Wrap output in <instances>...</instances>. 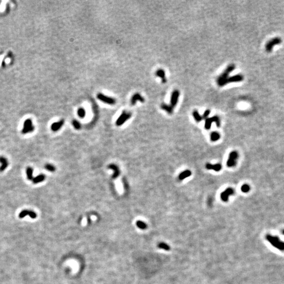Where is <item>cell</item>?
I'll return each mask as SVG.
<instances>
[{
	"instance_id": "cell-30",
	"label": "cell",
	"mask_w": 284,
	"mask_h": 284,
	"mask_svg": "<svg viewBox=\"0 0 284 284\" xmlns=\"http://www.w3.org/2000/svg\"><path fill=\"white\" fill-rule=\"evenodd\" d=\"M241 190L244 193H247L250 191V187L247 184H244L241 187Z\"/></svg>"
},
{
	"instance_id": "cell-4",
	"label": "cell",
	"mask_w": 284,
	"mask_h": 284,
	"mask_svg": "<svg viewBox=\"0 0 284 284\" xmlns=\"http://www.w3.org/2000/svg\"><path fill=\"white\" fill-rule=\"evenodd\" d=\"M132 116V114L126 111H123L120 117L118 118L116 122V124L117 126H121L125 123V122L129 120Z\"/></svg>"
},
{
	"instance_id": "cell-23",
	"label": "cell",
	"mask_w": 284,
	"mask_h": 284,
	"mask_svg": "<svg viewBox=\"0 0 284 284\" xmlns=\"http://www.w3.org/2000/svg\"><path fill=\"white\" fill-rule=\"evenodd\" d=\"M193 117H194L195 121H196L197 122H200L203 118L202 116L200 115V114H199L198 112L197 111V110H194V111H193Z\"/></svg>"
},
{
	"instance_id": "cell-16",
	"label": "cell",
	"mask_w": 284,
	"mask_h": 284,
	"mask_svg": "<svg viewBox=\"0 0 284 284\" xmlns=\"http://www.w3.org/2000/svg\"><path fill=\"white\" fill-rule=\"evenodd\" d=\"M109 168L110 169H111L113 170L114 172V174L113 175V178H117L119 175L120 174V170L119 169L118 167H117V166H116V165L115 164H111L109 165Z\"/></svg>"
},
{
	"instance_id": "cell-5",
	"label": "cell",
	"mask_w": 284,
	"mask_h": 284,
	"mask_svg": "<svg viewBox=\"0 0 284 284\" xmlns=\"http://www.w3.org/2000/svg\"><path fill=\"white\" fill-rule=\"evenodd\" d=\"M213 122H215L218 127H219L220 125V119L217 116H215L211 118H207L205 120V128L206 129H209L211 127V125Z\"/></svg>"
},
{
	"instance_id": "cell-15",
	"label": "cell",
	"mask_w": 284,
	"mask_h": 284,
	"mask_svg": "<svg viewBox=\"0 0 284 284\" xmlns=\"http://www.w3.org/2000/svg\"><path fill=\"white\" fill-rule=\"evenodd\" d=\"M64 124V121L63 120H60L57 122H55L52 124L51 125V129L53 132H57L59 129H61V128L62 127Z\"/></svg>"
},
{
	"instance_id": "cell-10",
	"label": "cell",
	"mask_w": 284,
	"mask_h": 284,
	"mask_svg": "<svg viewBox=\"0 0 284 284\" xmlns=\"http://www.w3.org/2000/svg\"><path fill=\"white\" fill-rule=\"evenodd\" d=\"M26 216H29L31 218H33V219H35L37 217V214L35 212L28 209L23 210L19 214V217L20 218H24V217Z\"/></svg>"
},
{
	"instance_id": "cell-22",
	"label": "cell",
	"mask_w": 284,
	"mask_h": 284,
	"mask_svg": "<svg viewBox=\"0 0 284 284\" xmlns=\"http://www.w3.org/2000/svg\"><path fill=\"white\" fill-rule=\"evenodd\" d=\"M27 178L28 180H32L33 179V168L31 167H27L26 170Z\"/></svg>"
},
{
	"instance_id": "cell-26",
	"label": "cell",
	"mask_w": 284,
	"mask_h": 284,
	"mask_svg": "<svg viewBox=\"0 0 284 284\" xmlns=\"http://www.w3.org/2000/svg\"><path fill=\"white\" fill-rule=\"evenodd\" d=\"M136 225H137V226L139 228H140L141 229H145L147 228V227L145 223H144L143 221L141 220H138L136 222Z\"/></svg>"
},
{
	"instance_id": "cell-3",
	"label": "cell",
	"mask_w": 284,
	"mask_h": 284,
	"mask_svg": "<svg viewBox=\"0 0 284 284\" xmlns=\"http://www.w3.org/2000/svg\"><path fill=\"white\" fill-rule=\"evenodd\" d=\"M282 39L279 37H276V38L271 39L266 45L265 48L267 52L268 53L271 52L275 45L280 44L282 43Z\"/></svg>"
},
{
	"instance_id": "cell-2",
	"label": "cell",
	"mask_w": 284,
	"mask_h": 284,
	"mask_svg": "<svg viewBox=\"0 0 284 284\" xmlns=\"http://www.w3.org/2000/svg\"><path fill=\"white\" fill-rule=\"evenodd\" d=\"M35 129V127L33 125L32 121L31 119H27L24 122L23 128L22 130L23 134H26L27 133H32Z\"/></svg>"
},
{
	"instance_id": "cell-11",
	"label": "cell",
	"mask_w": 284,
	"mask_h": 284,
	"mask_svg": "<svg viewBox=\"0 0 284 284\" xmlns=\"http://www.w3.org/2000/svg\"><path fill=\"white\" fill-rule=\"evenodd\" d=\"M180 94V92L177 90H174L172 93L171 97H170V105L173 108L176 105V104H177Z\"/></svg>"
},
{
	"instance_id": "cell-14",
	"label": "cell",
	"mask_w": 284,
	"mask_h": 284,
	"mask_svg": "<svg viewBox=\"0 0 284 284\" xmlns=\"http://www.w3.org/2000/svg\"><path fill=\"white\" fill-rule=\"evenodd\" d=\"M0 163L2 164L1 166H0V172L4 171L9 164L7 158L4 156H0Z\"/></svg>"
},
{
	"instance_id": "cell-7",
	"label": "cell",
	"mask_w": 284,
	"mask_h": 284,
	"mask_svg": "<svg viewBox=\"0 0 284 284\" xmlns=\"http://www.w3.org/2000/svg\"><path fill=\"white\" fill-rule=\"evenodd\" d=\"M238 157V154L237 152L232 151L229 154V157L227 161V165L228 167H233L236 163V160Z\"/></svg>"
},
{
	"instance_id": "cell-29",
	"label": "cell",
	"mask_w": 284,
	"mask_h": 284,
	"mask_svg": "<svg viewBox=\"0 0 284 284\" xmlns=\"http://www.w3.org/2000/svg\"><path fill=\"white\" fill-rule=\"evenodd\" d=\"M72 124L74 127L75 129H81V125L79 123V122L77 120H73L72 122Z\"/></svg>"
},
{
	"instance_id": "cell-1",
	"label": "cell",
	"mask_w": 284,
	"mask_h": 284,
	"mask_svg": "<svg viewBox=\"0 0 284 284\" xmlns=\"http://www.w3.org/2000/svg\"><path fill=\"white\" fill-rule=\"evenodd\" d=\"M235 69V65L234 64L229 65L224 72L218 76L217 79V83L220 87L224 86V83L229 77V75Z\"/></svg>"
},
{
	"instance_id": "cell-17",
	"label": "cell",
	"mask_w": 284,
	"mask_h": 284,
	"mask_svg": "<svg viewBox=\"0 0 284 284\" xmlns=\"http://www.w3.org/2000/svg\"><path fill=\"white\" fill-rule=\"evenodd\" d=\"M156 75L158 77L161 78L162 83H165L167 82V79L165 76V72L162 69H159L156 72Z\"/></svg>"
},
{
	"instance_id": "cell-21",
	"label": "cell",
	"mask_w": 284,
	"mask_h": 284,
	"mask_svg": "<svg viewBox=\"0 0 284 284\" xmlns=\"http://www.w3.org/2000/svg\"><path fill=\"white\" fill-rule=\"evenodd\" d=\"M191 174L192 173L190 170H185V171L183 172L182 173H181L180 174V175H179V179H180V180H183L184 179L190 176Z\"/></svg>"
},
{
	"instance_id": "cell-31",
	"label": "cell",
	"mask_w": 284,
	"mask_h": 284,
	"mask_svg": "<svg viewBox=\"0 0 284 284\" xmlns=\"http://www.w3.org/2000/svg\"><path fill=\"white\" fill-rule=\"evenodd\" d=\"M210 113H211V110H206L205 112H204V113L203 116H202L203 118H207V117H208V116L209 115Z\"/></svg>"
},
{
	"instance_id": "cell-13",
	"label": "cell",
	"mask_w": 284,
	"mask_h": 284,
	"mask_svg": "<svg viewBox=\"0 0 284 284\" xmlns=\"http://www.w3.org/2000/svg\"><path fill=\"white\" fill-rule=\"evenodd\" d=\"M140 101L142 103H144L145 101V99L141 94L139 93H136L134 95H133L132 97L130 99V103L132 105H134L136 103L137 101Z\"/></svg>"
},
{
	"instance_id": "cell-24",
	"label": "cell",
	"mask_w": 284,
	"mask_h": 284,
	"mask_svg": "<svg viewBox=\"0 0 284 284\" xmlns=\"http://www.w3.org/2000/svg\"><path fill=\"white\" fill-rule=\"evenodd\" d=\"M158 248L161 249H162L166 251H169L170 250V247L168 244H167L165 243H160L158 244Z\"/></svg>"
},
{
	"instance_id": "cell-27",
	"label": "cell",
	"mask_w": 284,
	"mask_h": 284,
	"mask_svg": "<svg viewBox=\"0 0 284 284\" xmlns=\"http://www.w3.org/2000/svg\"><path fill=\"white\" fill-rule=\"evenodd\" d=\"M44 167H45V169L47 170L48 171H49V172H53L55 170V167L51 164H45Z\"/></svg>"
},
{
	"instance_id": "cell-9",
	"label": "cell",
	"mask_w": 284,
	"mask_h": 284,
	"mask_svg": "<svg viewBox=\"0 0 284 284\" xmlns=\"http://www.w3.org/2000/svg\"><path fill=\"white\" fill-rule=\"evenodd\" d=\"M244 79V76L241 74H237L234 76H232L231 77H229L225 81L224 83V86L225 85L231 83H234V82H239L242 81Z\"/></svg>"
},
{
	"instance_id": "cell-8",
	"label": "cell",
	"mask_w": 284,
	"mask_h": 284,
	"mask_svg": "<svg viewBox=\"0 0 284 284\" xmlns=\"http://www.w3.org/2000/svg\"><path fill=\"white\" fill-rule=\"evenodd\" d=\"M267 239L268 240L270 241L274 246L278 248V249L281 250L284 249V243L280 242L277 237H271V236H268L267 237Z\"/></svg>"
},
{
	"instance_id": "cell-20",
	"label": "cell",
	"mask_w": 284,
	"mask_h": 284,
	"mask_svg": "<svg viewBox=\"0 0 284 284\" xmlns=\"http://www.w3.org/2000/svg\"><path fill=\"white\" fill-rule=\"evenodd\" d=\"M161 108L163 110L168 113L169 114H171L173 112V107L170 105H167L166 104H162L161 106Z\"/></svg>"
},
{
	"instance_id": "cell-18",
	"label": "cell",
	"mask_w": 284,
	"mask_h": 284,
	"mask_svg": "<svg viewBox=\"0 0 284 284\" xmlns=\"http://www.w3.org/2000/svg\"><path fill=\"white\" fill-rule=\"evenodd\" d=\"M206 167L208 169H212L215 170V171L218 172L221 169V165L219 164L213 165L210 163H207L206 165Z\"/></svg>"
},
{
	"instance_id": "cell-12",
	"label": "cell",
	"mask_w": 284,
	"mask_h": 284,
	"mask_svg": "<svg viewBox=\"0 0 284 284\" xmlns=\"http://www.w3.org/2000/svg\"><path fill=\"white\" fill-rule=\"evenodd\" d=\"M234 193V191L232 188H228L226 189L225 191L221 193V194L220 195V197H221V200L224 201H225V202L227 201L228 200V197H229V196L233 195Z\"/></svg>"
},
{
	"instance_id": "cell-19",
	"label": "cell",
	"mask_w": 284,
	"mask_h": 284,
	"mask_svg": "<svg viewBox=\"0 0 284 284\" xmlns=\"http://www.w3.org/2000/svg\"><path fill=\"white\" fill-rule=\"evenodd\" d=\"M45 175L44 174H40L37 176L34 177L32 180V182L33 184H38L41 182H42L45 180Z\"/></svg>"
},
{
	"instance_id": "cell-6",
	"label": "cell",
	"mask_w": 284,
	"mask_h": 284,
	"mask_svg": "<svg viewBox=\"0 0 284 284\" xmlns=\"http://www.w3.org/2000/svg\"><path fill=\"white\" fill-rule=\"evenodd\" d=\"M97 98L99 101L104 102V103L110 104L114 105L116 103V100L115 98L111 97H109L106 95H105L102 93H98L97 95Z\"/></svg>"
},
{
	"instance_id": "cell-25",
	"label": "cell",
	"mask_w": 284,
	"mask_h": 284,
	"mask_svg": "<svg viewBox=\"0 0 284 284\" xmlns=\"http://www.w3.org/2000/svg\"><path fill=\"white\" fill-rule=\"evenodd\" d=\"M220 138V135L217 132H213L211 135V141H213V142H215V141H217L218 140H219Z\"/></svg>"
},
{
	"instance_id": "cell-28",
	"label": "cell",
	"mask_w": 284,
	"mask_h": 284,
	"mask_svg": "<svg viewBox=\"0 0 284 284\" xmlns=\"http://www.w3.org/2000/svg\"><path fill=\"white\" fill-rule=\"evenodd\" d=\"M77 114L79 117L81 118H83L85 117V114H86V112L85 110L83 108H79L77 110Z\"/></svg>"
}]
</instances>
